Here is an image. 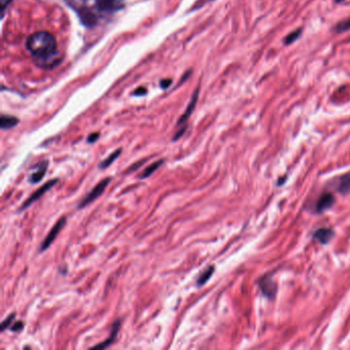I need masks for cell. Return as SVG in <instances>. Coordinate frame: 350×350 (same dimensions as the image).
<instances>
[{"label": "cell", "mask_w": 350, "mask_h": 350, "mask_svg": "<svg viewBox=\"0 0 350 350\" xmlns=\"http://www.w3.org/2000/svg\"><path fill=\"white\" fill-rule=\"evenodd\" d=\"M26 46L38 65L48 67L58 63L57 41L53 34L46 31L35 32L28 37Z\"/></svg>", "instance_id": "obj_1"}, {"label": "cell", "mask_w": 350, "mask_h": 350, "mask_svg": "<svg viewBox=\"0 0 350 350\" xmlns=\"http://www.w3.org/2000/svg\"><path fill=\"white\" fill-rule=\"evenodd\" d=\"M111 182V178H105L102 181H100L97 185L93 188L92 191H90L89 193L86 194L85 197L80 200V202L78 203V209H82L86 206H89L90 203H92L94 200H96L98 197H100L102 194L104 193V191L106 190V188L108 187V185Z\"/></svg>", "instance_id": "obj_2"}, {"label": "cell", "mask_w": 350, "mask_h": 350, "mask_svg": "<svg viewBox=\"0 0 350 350\" xmlns=\"http://www.w3.org/2000/svg\"><path fill=\"white\" fill-rule=\"evenodd\" d=\"M58 181H59L58 179H53V180H50L48 182H46V183L44 184V185H42L40 188H38L35 192H33V193L31 194L30 197H29L28 199H26V200L23 202L22 207H21L20 209H19V211L22 212V211H24L25 209L30 207V206L32 205V203H34L36 200L39 199L46 191L52 189V188L56 185V184L58 183Z\"/></svg>", "instance_id": "obj_3"}, {"label": "cell", "mask_w": 350, "mask_h": 350, "mask_svg": "<svg viewBox=\"0 0 350 350\" xmlns=\"http://www.w3.org/2000/svg\"><path fill=\"white\" fill-rule=\"evenodd\" d=\"M66 218H61L59 221H58L56 224L54 225V227L51 229V231L48 232V234L46 235V237L44 238V240L41 242L40 248H39V252L42 253L44 252L46 249L50 248L52 246V244L54 242V240L57 238L58 234H59L60 231L63 229V227L66 224Z\"/></svg>", "instance_id": "obj_4"}, {"label": "cell", "mask_w": 350, "mask_h": 350, "mask_svg": "<svg viewBox=\"0 0 350 350\" xmlns=\"http://www.w3.org/2000/svg\"><path fill=\"white\" fill-rule=\"evenodd\" d=\"M124 0H98L97 5H98L101 12L105 13H113L119 11L123 7Z\"/></svg>", "instance_id": "obj_5"}, {"label": "cell", "mask_w": 350, "mask_h": 350, "mask_svg": "<svg viewBox=\"0 0 350 350\" xmlns=\"http://www.w3.org/2000/svg\"><path fill=\"white\" fill-rule=\"evenodd\" d=\"M47 167H48L47 160H44V161H41L40 163H38L36 165V171H34L32 174H30V176H29V178H28V181L31 184L39 183L45 176Z\"/></svg>", "instance_id": "obj_6"}, {"label": "cell", "mask_w": 350, "mask_h": 350, "mask_svg": "<svg viewBox=\"0 0 350 350\" xmlns=\"http://www.w3.org/2000/svg\"><path fill=\"white\" fill-rule=\"evenodd\" d=\"M119 328H120V320L117 319V320H116V322L112 325V330H111V333H110L108 339L104 340V341H103L102 343L94 346L93 348L104 349V348H106V347L110 346L113 342H115V339H116V337H117V333H118V331H119Z\"/></svg>", "instance_id": "obj_7"}, {"label": "cell", "mask_w": 350, "mask_h": 350, "mask_svg": "<svg viewBox=\"0 0 350 350\" xmlns=\"http://www.w3.org/2000/svg\"><path fill=\"white\" fill-rule=\"evenodd\" d=\"M334 200H335V197L333 194H331V193L323 194V195L319 197V199L316 203V211L318 213L326 211L327 209L332 207V205L334 203Z\"/></svg>", "instance_id": "obj_8"}, {"label": "cell", "mask_w": 350, "mask_h": 350, "mask_svg": "<svg viewBox=\"0 0 350 350\" xmlns=\"http://www.w3.org/2000/svg\"><path fill=\"white\" fill-rule=\"evenodd\" d=\"M260 287H261V290H262V292H263V294L265 296H267L269 298H272L275 295L276 286L270 278L265 277L263 279H261Z\"/></svg>", "instance_id": "obj_9"}, {"label": "cell", "mask_w": 350, "mask_h": 350, "mask_svg": "<svg viewBox=\"0 0 350 350\" xmlns=\"http://www.w3.org/2000/svg\"><path fill=\"white\" fill-rule=\"evenodd\" d=\"M197 99H198V91H195V93H194V95L192 96V99H191L189 105L187 106V109L185 110V112H184L183 115L179 118L177 125H182L183 123L186 122V120L189 118V116L193 112L194 108H195V105L197 103Z\"/></svg>", "instance_id": "obj_10"}, {"label": "cell", "mask_w": 350, "mask_h": 350, "mask_svg": "<svg viewBox=\"0 0 350 350\" xmlns=\"http://www.w3.org/2000/svg\"><path fill=\"white\" fill-rule=\"evenodd\" d=\"M333 236V230L330 228H320L314 233V238L320 244H327Z\"/></svg>", "instance_id": "obj_11"}, {"label": "cell", "mask_w": 350, "mask_h": 350, "mask_svg": "<svg viewBox=\"0 0 350 350\" xmlns=\"http://www.w3.org/2000/svg\"><path fill=\"white\" fill-rule=\"evenodd\" d=\"M19 123V119L15 116L11 115H2L1 119H0V126L2 130H9L13 129Z\"/></svg>", "instance_id": "obj_12"}, {"label": "cell", "mask_w": 350, "mask_h": 350, "mask_svg": "<svg viewBox=\"0 0 350 350\" xmlns=\"http://www.w3.org/2000/svg\"><path fill=\"white\" fill-rule=\"evenodd\" d=\"M163 162H164L163 159H159L157 161L152 162L150 165H148V167L143 171V173L139 176V179H146V178L150 177L154 172H156V170L161 167V165L163 164Z\"/></svg>", "instance_id": "obj_13"}, {"label": "cell", "mask_w": 350, "mask_h": 350, "mask_svg": "<svg viewBox=\"0 0 350 350\" xmlns=\"http://www.w3.org/2000/svg\"><path fill=\"white\" fill-rule=\"evenodd\" d=\"M120 154H121V148H119V149H117V150H115L114 152H112L108 157L105 158V159L99 164V169L105 170V169H107L108 167H110V165H111L116 159H117V158L119 157Z\"/></svg>", "instance_id": "obj_14"}, {"label": "cell", "mask_w": 350, "mask_h": 350, "mask_svg": "<svg viewBox=\"0 0 350 350\" xmlns=\"http://www.w3.org/2000/svg\"><path fill=\"white\" fill-rule=\"evenodd\" d=\"M338 190L339 192H341L343 194L350 192V173L344 175V176L340 178Z\"/></svg>", "instance_id": "obj_15"}, {"label": "cell", "mask_w": 350, "mask_h": 350, "mask_svg": "<svg viewBox=\"0 0 350 350\" xmlns=\"http://www.w3.org/2000/svg\"><path fill=\"white\" fill-rule=\"evenodd\" d=\"M79 16H80L81 21H82V23L84 25L91 27V26L96 24V21H97L96 20V16L93 13L87 12V11H81Z\"/></svg>", "instance_id": "obj_16"}, {"label": "cell", "mask_w": 350, "mask_h": 350, "mask_svg": "<svg viewBox=\"0 0 350 350\" xmlns=\"http://www.w3.org/2000/svg\"><path fill=\"white\" fill-rule=\"evenodd\" d=\"M214 271H215V267H214V266L208 267V268H207L205 271H203L202 273L199 275V277H198V279H197V281H196V284H197L198 286H203V285H205V284L207 283V281L211 278L212 274L214 273Z\"/></svg>", "instance_id": "obj_17"}, {"label": "cell", "mask_w": 350, "mask_h": 350, "mask_svg": "<svg viewBox=\"0 0 350 350\" xmlns=\"http://www.w3.org/2000/svg\"><path fill=\"white\" fill-rule=\"evenodd\" d=\"M15 315H16V313L14 312V313H12L11 315H8V316L3 320L2 324H1V332H3V331H5L8 327L12 326V323H13L14 318H15Z\"/></svg>", "instance_id": "obj_18"}, {"label": "cell", "mask_w": 350, "mask_h": 350, "mask_svg": "<svg viewBox=\"0 0 350 350\" xmlns=\"http://www.w3.org/2000/svg\"><path fill=\"white\" fill-rule=\"evenodd\" d=\"M300 34H301V30H296V31H294V32H292L287 38H286V44H290V43H292V42H294L296 39H297V38L300 36Z\"/></svg>", "instance_id": "obj_19"}, {"label": "cell", "mask_w": 350, "mask_h": 350, "mask_svg": "<svg viewBox=\"0 0 350 350\" xmlns=\"http://www.w3.org/2000/svg\"><path fill=\"white\" fill-rule=\"evenodd\" d=\"M23 329H24V324H23V322H21V320H19V322L15 323L11 327V331L14 333H20V332H22Z\"/></svg>", "instance_id": "obj_20"}, {"label": "cell", "mask_w": 350, "mask_h": 350, "mask_svg": "<svg viewBox=\"0 0 350 350\" xmlns=\"http://www.w3.org/2000/svg\"><path fill=\"white\" fill-rule=\"evenodd\" d=\"M348 29H350V18L348 19V20H346L345 22H343V23L338 25L337 31H338V32H342V31L348 30Z\"/></svg>", "instance_id": "obj_21"}, {"label": "cell", "mask_w": 350, "mask_h": 350, "mask_svg": "<svg viewBox=\"0 0 350 350\" xmlns=\"http://www.w3.org/2000/svg\"><path fill=\"white\" fill-rule=\"evenodd\" d=\"M99 137H100V134H99V133H93V134H91V135L89 136V137H87V143L93 144V143L97 142V140L99 139Z\"/></svg>", "instance_id": "obj_22"}, {"label": "cell", "mask_w": 350, "mask_h": 350, "mask_svg": "<svg viewBox=\"0 0 350 350\" xmlns=\"http://www.w3.org/2000/svg\"><path fill=\"white\" fill-rule=\"evenodd\" d=\"M11 1L12 0H0V8H1L2 12L8 6V4L11 3Z\"/></svg>", "instance_id": "obj_23"}, {"label": "cell", "mask_w": 350, "mask_h": 350, "mask_svg": "<svg viewBox=\"0 0 350 350\" xmlns=\"http://www.w3.org/2000/svg\"><path fill=\"white\" fill-rule=\"evenodd\" d=\"M145 94H146V89H145V87H139V89L136 90L135 93H134L135 96H143V95H145Z\"/></svg>", "instance_id": "obj_24"}, {"label": "cell", "mask_w": 350, "mask_h": 350, "mask_svg": "<svg viewBox=\"0 0 350 350\" xmlns=\"http://www.w3.org/2000/svg\"><path fill=\"white\" fill-rule=\"evenodd\" d=\"M172 83V80L171 79H165V80H161L160 82V86L162 87V89H167V87H169Z\"/></svg>", "instance_id": "obj_25"}, {"label": "cell", "mask_w": 350, "mask_h": 350, "mask_svg": "<svg viewBox=\"0 0 350 350\" xmlns=\"http://www.w3.org/2000/svg\"><path fill=\"white\" fill-rule=\"evenodd\" d=\"M144 162H145L144 160H142L141 162H137V163H136V164L134 165V167H132V168H131L130 170H131V171H136V168H137V167H139V165H142V164H143Z\"/></svg>", "instance_id": "obj_26"}, {"label": "cell", "mask_w": 350, "mask_h": 350, "mask_svg": "<svg viewBox=\"0 0 350 350\" xmlns=\"http://www.w3.org/2000/svg\"><path fill=\"white\" fill-rule=\"evenodd\" d=\"M340 1H342V0H337V2H340Z\"/></svg>", "instance_id": "obj_27"}]
</instances>
